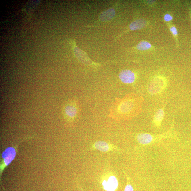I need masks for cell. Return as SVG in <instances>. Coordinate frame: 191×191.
I'll use <instances>...</instances> for the list:
<instances>
[{"label":"cell","instance_id":"obj_1","mask_svg":"<svg viewBox=\"0 0 191 191\" xmlns=\"http://www.w3.org/2000/svg\"><path fill=\"white\" fill-rule=\"evenodd\" d=\"M8 147L2 153L1 156L0 163V177L1 180L3 172L5 168L10 165L14 160L17 154L18 144Z\"/></svg>","mask_w":191,"mask_h":191},{"label":"cell","instance_id":"obj_2","mask_svg":"<svg viewBox=\"0 0 191 191\" xmlns=\"http://www.w3.org/2000/svg\"><path fill=\"white\" fill-rule=\"evenodd\" d=\"M119 77L122 82L127 84L132 83L136 78L134 73L128 70H122L119 74Z\"/></svg>","mask_w":191,"mask_h":191},{"label":"cell","instance_id":"obj_3","mask_svg":"<svg viewBox=\"0 0 191 191\" xmlns=\"http://www.w3.org/2000/svg\"><path fill=\"white\" fill-rule=\"evenodd\" d=\"M164 82L161 81H154L148 86V90L151 94H156L161 92L165 88Z\"/></svg>","mask_w":191,"mask_h":191},{"label":"cell","instance_id":"obj_4","mask_svg":"<svg viewBox=\"0 0 191 191\" xmlns=\"http://www.w3.org/2000/svg\"><path fill=\"white\" fill-rule=\"evenodd\" d=\"M103 188L107 191H115L118 188V182L115 176H111L107 180L103 182Z\"/></svg>","mask_w":191,"mask_h":191},{"label":"cell","instance_id":"obj_5","mask_svg":"<svg viewBox=\"0 0 191 191\" xmlns=\"http://www.w3.org/2000/svg\"><path fill=\"white\" fill-rule=\"evenodd\" d=\"M153 137L151 134L147 133L139 134L137 136V140L140 144L146 145L152 142Z\"/></svg>","mask_w":191,"mask_h":191},{"label":"cell","instance_id":"obj_6","mask_svg":"<svg viewBox=\"0 0 191 191\" xmlns=\"http://www.w3.org/2000/svg\"><path fill=\"white\" fill-rule=\"evenodd\" d=\"M93 147L95 149L103 152H107L111 150V147L108 143L104 141H97L94 143Z\"/></svg>","mask_w":191,"mask_h":191},{"label":"cell","instance_id":"obj_7","mask_svg":"<svg viewBox=\"0 0 191 191\" xmlns=\"http://www.w3.org/2000/svg\"><path fill=\"white\" fill-rule=\"evenodd\" d=\"M147 24L146 20L143 19H139L132 22L130 24L129 28L131 30H141L144 28L146 26Z\"/></svg>","mask_w":191,"mask_h":191},{"label":"cell","instance_id":"obj_8","mask_svg":"<svg viewBox=\"0 0 191 191\" xmlns=\"http://www.w3.org/2000/svg\"><path fill=\"white\" fill-rule=\"evenodd\" d=\"M115 9H109L103 12L99 17V19L102 21H107L112 18L115 16Z\"/></svg>","mask_w":191,"mask_h":191},{"label":"cell","instance_id":"obj_9","mask_svg":"<svg viewBox=\"0 0 191 191\" xmlns=\"http://www.w3.org/2000/svg\"><path fill=\"white\" fill-rule=\"evenodd\" d=\"M165 112L163 109L158 110L154 118V121L157 125L160 124L164 117Z\"/></svg>","mask_w":191,"mask_h":191},{"label":"cell","instance_id":"obj_10","mask_svg":"<svg viewBox=\"0 0 191 191\" xmlns=\"http://www.w3.org/2000/svg\"><path fill=\"white\" fill-rule=\"evenodd\" d=\"M66 113L68 117L72 118L75 117L77 113L75 107L72 105L68 106L66 108Z\"/></svg>","mask_w":191,"mask_h":191},{"label":"cell","instance_id":"obj_11","mask_svg":"<svg viewBox=\"0 0 191 191\" xmlns=\"http://www.w3.org/2000/svg\"><path fill=\"white\" fill-rule=\"evenodd\" d=\"M151 47L150 44L146 41H141L136 47L137 49L141 51L147 50L151 48Z\"/></svg>","mask_w":191,"mask_h":191},{"label":"cell","instance_id":"obj_12","mask_svg":"<svg viewBox=\"0 0 191 191\" xmlns=\"http://www.w3.org/2000/svg\"><path fill=\"white\" fill-rule=\"evenodd\" d=\"M170 31H171L172 33V34L174 35V36H177L178 34V32L177 29H176L175 27H172L171 28H170Z\"/></svg>","mask_w":191,"mask_h":191},{"label":"cell","instance_id":"obj_13","mask_svg":"<svg viewBox=\"0 0 191 191\" xmlns=\"http://www.w3.org/2000/svg\"><path fill=\"white\" fill-rule=\"evenodd\" d=\"M173 19V18L169 14H166L164 16V20L166 21H170Z\"/></svg>","mask_w":191,"mask_h":191},{"label":"cell","instance_id":"obj_14","mask_svg":"<svg viewBox=\"0 0 191 191\" xmlns=\"http://www.w3.org/2000/svg\"><path fill=\"white\" fill-rule=\"evenodd\" d=\"M124 191H134V188L130 184H128L125 189Z\"/></svg>","mask_w":191,"mask_h":191}]
</instances>
